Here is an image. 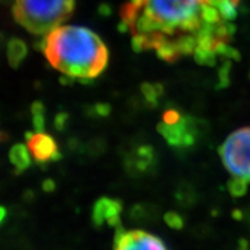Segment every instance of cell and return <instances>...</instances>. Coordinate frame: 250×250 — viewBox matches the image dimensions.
Instances as JSON below:
<instances>
[{
    "instance_id": "cell-1",
    "label": "cell",
    "mask_w": 250,
    "mask_h": 250,
    "mask_svg": "<svg viewBox=\"0 0 250 250\" xmlns=\"http://www.w3.org/2000/svg\"><path fill=\"white\" fill-rule=\"evenodd\" d=\"M240 0H126L122 26L137 52L174 62L193 57L213 66L219 57L239 59L229 45Z\"/></svg>"
},
{
    "instance_id": "cell-2",
    "label": "cell",
    "mask_w": 250,
    "mask_h": 250,
    "mask_svg": "<svg viewBox=\"0 0 250 250\" xmlns=\"http://www.w3.org/2000/svg\"><path fill=\"white\" fill-rule=\"evenodd\" d=\"M43 51L52 67L83 83L99 77L109 59L100 36L79 26H61L50 31L43 41Z\"/></svg>"
},
{
    "instance_id": "cell-3",
    "label": "cell",
    "mask_w": 250,
    "mask_h": 250,
    "mask_svg": "<svg viewBox=\"0 0 250 250\" xmlns=\"http://www.w3.org/2000/svg\"><path fill=\"white\" fill-rule=\"evenodd\" d=\"M76 0H14L15 21L34 35H48L71 18Z\"/></svg>"
},
{
    "instance_id": "cell-4",
    "label": "cell",
    "mask_w": 250,
    "mask_h": 250,
    "mask_svg": "<svg viewBox=\"0 0 250 250\" xmlns=\"http://www.w3.org/2000/svg\"><path fill=\"white\" fill-rule=\"evenodd\" d=\"M219 154L233 176L242 177L250 182V126L230 133L219 148Z\"/></svg>"
},
{
    "instance_id": "cell-5",
    "label": "cell",
    "mask_w": 250,
    "mask_h": 250,
    "mask_svg": "<svg viewBox=\"0 0 250 250\" xmlns=\"http://www.w3.org/2000/svg\"><path fill=\"white\" fill-rule=\"evenodd\" d=\"M115 250H167L160 237L144 230H125L123 226L116 227Z\"/></svg>"
},
{
    "instance_id": "cell-6",
    "label": "cell",
    "mask_w": 250,
    "mask_h": 250,
    "mask_svg": "<svg viewBox=\"0 0 250 250\" xmlns=\"http://www.w3.org/2000/svg\"><path fill=\"white\" fill-rule=\"evenodd\" d=\"M28 148L33 155L34 160L39 165H45L48 162L59 161L62 158L58 149L57 143L50 134L44 132H26L24 133Z\"/></svg>"
},
{
    "instance_id": "cell-7",
    "label": "cell",
    "mask_w": 250,
    "mask_h": 250,
    "mask_svg": "<svg viewBox=\"0 0 250 250\" xmlns=\"http://www.w3.org/2000/svg\"><path fill=\"white\" fill-rule=\"evenodd\" d=\"M123 204L120 199L101 197L95 202L92 210V221L96 228L107 223L110 227H118L121 225V212Z\"/></svg>"
},
{
    "instance_id": "cell-8",
    "label": "cell",
    "mask_w": 250,
    "mask_h": 250,
    "mask_svg": "<svg viewBox=\"0 0 250 250\" xmlns=\"http://www.w3.org/2000/svg\"><path fill=\"white\" fill-rule=\"evenodd\" d=\"M125 169L131 176H139V175L147 173L151 168L156 165V156L154 148L152 146L143 145L139 146L125 160Z\"/></svg>"
},
{
    "instance_id": "cell-9",
    "label": "cell",
    "mask_w": 250,
    "mask_h": 250,
    "mask_svg": "<svg viewBox=\"0 0 250 250\" xmlns=\"http://www.w3.org/2000/svg\"><path fill=\"white\" fill-rule=\"evenodd\" d=\"M29 148L23 144H15L9 149V161L15 168V174H22L31 165Z\"/></svg>"
},
{
    "instance_id": "cell-10",
    "label": "cell",
    "mask_w": 250,
    "mask_h": 250,
    "mask_svg": "<svg viewBox=\"0 0 250 250\" xmlns=\"http://www.w3.org/2000/svg\"><path fill=\"white\" fill-rule=\"evenodd\" d=\"M28 52L27 45L23 41L18 39H12L8 42L7 46V58L12 67H18L26 58Z\"/></svg>"
},
{
    "instance_id": "cell-11",
    "label": "cell",
    "mask_w": 250,
    "mask_h": 250,
    "mask_svg": "<svg viewBox=\"0 0 250 250\" xmlns=\"http://www.w3.org/2000/svg\"><path fill=\"white\" fill-rule=\"evenodd\" d=\"M130 218L133 221H147L158 217V210L151 204H136L131 208Z\"/></svg>"
},
{
    "instance_id": "cell-12",
    "label": "cell",
    "mask_w": 250,
    "mask_h": 250,
    "mask_svg": "<svg viewBox=\"0 0 250 250\" xmlns=\"http://www.w3.org/2000/svg\"><path fill=\"white\" fill-rule=\"evenodd\" d=\"M175 198H176L180 205L184 206V208H190V206H192L196 203L197 195L192 186L188 183H183L180 184L179 188H177Z\"/></svg>"
},
{
    "instance_id": "cell-13",
    "label": "cell",
    "mask_w": 250,
    "mask_h": 250,
    "mask_svg": "<svg viewBox=\"0 0 250 250\" xmlns=\"http://www.w3.org/2000/svg\"><path fill=\"white\" fill-rule=\"evenodd\" d=\"M248 183L249 181H247L242 177L234 176L233 179H230L227 183V190L235 198H240L243 197L248 191Z\"/></svg>"
},
{
    "instance_id": "cell-14",
    "label": "cell",
    "mask_w": 250,
    "mask_h": 250,
    "mask_svg": "<svg viewBox=\"0 0 250 250\" xmlns=\"http://www.w3.org/2000/svg\"><path fill=\"white\" fill-rule=\"evenodd\" d=\"M142 92L145 96L146 102L148 103L149 107H155L156 103H158V98L164 92V88L160 83H156V85H151V83H144L142 86Z\"/></svg>"
},
{
    "instance_id": "cell-15",
    "label": "cell",
    "mask_w": 250,
    "mask_h": 250,
    "mask_svg": "<svg viewBox=\"0 0 250 250\" xmlns=\"http://www.w3.org/2000/svg\"><path fill=\"white\" fill-rule=\"evenodd\" d=\"M165 223L168 225L173 229H182L184 227V219L181 214L176 213V212H167L164 215Z\"/></svg>"
},
{
    "instance_id": "cell-16",
    "label": "cell",
    "mask_w": 250,
    "mask_h": 250,
    "mask_svg": "<svg viewBox=\"0 0 250 250\" xmlns=\"http://www.w3.org/2000/svg\"><path fill=\"white\" fill-rule=\"evenodd\" d=\"M111 111V107L107 103H98L94 107L88 110L90 116H100V117H107Z\"/></svg>"
},
{
    "instance_id": "cell-17",
    "label": "cell",
    "mask_w": 250,
    "mask_h": 250,
    "mask_svg": "<svg viewBox=\"0 0 250 250\" xmlns=\"http://www.w3.org/2000/svg\"><path fill=\"white\" fill-rule=\"evenodd\" d=\"M104 148H105V143H104V140L101 139V138L93 139L92 142L89 143L88 147H87V149H88V152L92 155H100V154H102V153L104 152Z\"/></svg>"
},
{
    "instance_id": "cell-18",
    "label": "cell",
    "mask_w": 250,
    "mask_h": 250,
    "mask_svg": "<svg viewBox=\"0 0 250 250\" xmlns=\"http://www.w3.org/2000/svg\"><path fill=\"white\" fill-rule=\"evenodd\" d=\"M182 117L183 116H181L179 111L174 110V109H169V110H167L164 114V116H162V121H164V123L168 125H174L179 123V122L182 120Z\"/></svg>"
},
{
    "instance_id": "cell-19",
    "label": "cell",
    "mask_w": 250,
    "mask_h": 250,
    "mask_svg": "<svg viewBox=\"0 0 250 250\" xmlns=\"http://www.w3.org/2000/svg\"><path fill=\"white\" fill-rule=\"evenodd\" d=\"M68 120H70V116H68L67 112H59V114L56 115L55 117V127L56 130L58 131H64L66 129V125L68 123Z\"/></svg>"
},
{
    "instance_id": "cell-20",
    "label": "cell",
    "mask_w": 250,
    "mask_h": 250,
    "mask_svg": "<svg viewBox=\"0 0 250 250\" xmlns=\"http://www.w3.org/2000/svg\"><path fill=\"white\" fill-rule=\"evenodd\" d=\"M33 127L36 133H42L45 130V118L44 114L33 115Z\"/></svg>"
},
{
    "instance_id": "cell-21",
    "label": "cell",
    "mask_w": 250,
    "mask_h": 250,
    "mask_svg": "<svg viewBox=\"0 0 250 250\" xmlns=\"http://www.w3.org/2000/svg\"><path fill=\"white\" fill-rule=\"evenodd\" d=\"M42 189H43V191L46 192V193L54 192L56 190V182L51 179H46V180L43 181Z\"/></svg>"
},
{
    "instance_id": "cell-22",
    "label": "cell",
    "mask_w": 250,
    "mask_h": 250,
    "mask_svg": "<svg viewBox=\"0 0 250 250\" xmlns=\"http://www.w3.org/2000/svg\"><path fill=\"white\" fill-rule=\"evenodd\" d=\"M44 112H45V107L42 102L36 101L33 103V105H31V114L39 115V114H44Z\"/></svg>"
},
{
    "instance_id": "cell-23",
    "label": "cell",
    "mask_w": 250,
    "mask_h": 250,
    "mask_svg": "<svg viewBox=\"0 0 250 250\" xmlns=\"http://www.w3.org/2000/svg\"><path fill=\"white\" fill-rule=\"evenodd\" d=\"M68 147H70L72 151L81 152L83 151V144H81L79 139L71 138L70 140H68Z\"/></svg>"
},
{
    "instance_id": "cell-24",
    "label": "cell",
    "mask_w": 250,
    "mask_h": 250,
    "mask_svg": "<svg viewBox=\"0 0 250 250\" xmlns=\"http://www.w3.org/2000/svg\"><path fill=\"white\" fill-rule=\"evenodd\" d=\"M232 217L237 221H241L242 219H245V212L239 210V208H235V210L232 211Z\"/></svg>"
},
{
    "instance_id": "cell-25",
    "label": "cell",
    "mask_w": 250,
    "mask_h": 250,
    "mask_svg": "<svg viewBox=\"0 0 250 250\" xmlns=\"http://www.w3.org/2000/svg\"><path fill=\"white\" fill-rule=\"evenodd\" d=\"M23 199H24V202L31 203L34 199H35V193L31 191V190H27V191H24V193H23Z\"/></svg>"
},
{
    "instance_id": "cell-26",
    "label": "cell",
    "mask_w": 250,
    "mask_h": 250,
    "mask_svg": "<svg viewBox=\"0 0 250 250\" xmlns=\"http://www.w3.org/2000/svg\"><path fill=\"white\" fill-rule=\"evenodd\" d=\"M237 250H250V245L246 239L239 240V249Z\"/></svg>"
},
{
    "instance_id": "cell-27",
    "label": "cell",
    "mask_w": 250,
    "mask_h": 250,
    "mask_svg": "<svg viewBox=\"0 0 250 250\" xmlns=\"http://www.w3.org/2000/svg\"><path fill=\"white\" fill-rule=\"evenodd\" d=\"M6 215H7V210H6L5 206H1V208H0V223L1 224L5 223Z\"/></svg>"
},
{
    "instance_id": "cell-28",
    "label": "cell",
    "mask_w": 250,
    "mask_h": 250,
    "mask_svg": "<svg viewBox=\"0 0 250 250\" xmlns=\"http://www.w3.org/2000/svg\"><path fill=\"white\" fill-rule=\"evenodd\" d=\"M245 219H246V221H247V223H248V225L250 226V208L245 212Z\"/></svg>"
}]
</instances>
